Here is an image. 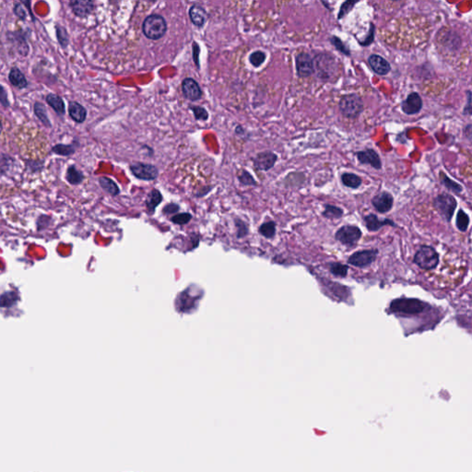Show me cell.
Instances as JSON below:
<instances>
[{"instance_id":"1","label":"cell","mask_w":472,"mask_h":472,"mask_svg":"<svg viewBox=\"0 0 472 472\" xmlns=\"http://www.w3.org/2000/svg\"><path fill=\"white\" fill-rule=\"evenodd\" d=\"M315 74L316 78L323 82L330 81L338 71L337 58L327 52H320L314 57Z\"/></svg>"},{"instance_id":"2","label":"cell","mask_w":472,"mask_h":472,"mask_svg":"<svg viewBox=\"0 0 472 472\" xmlns=\"http://www.w3.org/2000/svg\"><path fill=\"white\" fill-rule=\"evenodd\" d=\"M341 114L349 119H357L365 110L362 97L357 94L343 95L339 102Z\"/></svg>"},{"instance_id":"3","label":"cell","mask_w":472,"mask_h":472,"mask_svg":"<svg viewBox=\"0 0 472 472\" xmlns=\"http://www.w3.org/2000/svg\"><path fill=\"white\" fill-rule=\"evenodd\" d=\"M142 32L148 39L160 40L167 32L166 20L158 14L149 15L143 21Z\"/></svg>"},{"instance_id":"4","label":"cell","mask_w":472,"mask_h":472,"mask_svg":"<svg viewBox=\"0 0 472 472\" xmlns=\"http://www.w3.org/2000/svg\"><path fill=\"white\" fill-rule=\"evenodd\" d=\"M413 261L421 270L433 271L439 265L440 258L434 247L422 246L415 253Z\"/></svg>"},{"instance_id":"5","label":"cell","mask_w":472,"mask_h":472,"mask_svg":"<svg viewBox=\"0 0 472 472\" xmlns=\"http://www.w3.org/2000/svg\"><path fill=\"white\" fill-rule=\"evenodd\" d=\"M425 305L421 301L418 300H410V299H398L391 302L390 309L394 313L399 314H418L421 313Z\"/></svg>"},{"instance_id":"6","label":"cell","mask_w":472,"mask_h":472,"mask_svg":"<svg viewBox=\"0 0 472 472\" xmlns=\"http://www.w3.org/2000/svg\"><path fill=\"white\" fill-rule=\"evenodd\" d=\"M362 237V231L354 225H345L340 228L335 234V238L344 246H354Z\"/></svg>"},{"instance_id":"7","label":"cell","mask_w":472,"mask_h":472,"mask_svg":"<svg viewBox=\"0 0 472 472\" xmlns=\"http://www.w3.org/2000/svg\"><path fill=\"white\" fill-rule=\"evenodd\" d=\"M296 73L299 78H309L315 74L314 58L305 52H301L295 56Z\"/></svg>"},{"instance_id":"8","label":"cell","mask_w":472,"mask_h":472,"mask_svg":"<svg viewBox=\"0 0 472 472\" xmlns=\"http://www.w3.org/2000/svg\"><path fill=\"white\" fill-rule=\"evenodd\" d=\"M252 161L253 166L256 170L268 172L275 166L278 161V155L271 151H261L252 158Z\"/></svg>"},{"instance_id":"9","label":"cell","mask_w":472,"mask_h":472,"mask_svg":"<svg viewBox=\"0 0 472 472\" xmlns=\"http://www.w3.org/2000/svg\"><path fill=\"white\" fill-rule=\"evenodd\" d=\"M130 170L134 177L144 181L155 180L159 176V171L156 166L152 164L136 163L130 165Z\"/></svg>"},{"instance_id":"10","label":"cell","mask_w":472,"mask_h":472,"mask_svg":"<svg viewBox=\"0 0 472 472\" xmlns=\"http://www.w3.org/2000/svg\"><path fill=\"white\" fill-rule=\"evenodd\" d=\"M377 250H363L353 253L348 259L349 264L357 268H365L371 265L377 259Z\"/></svg>"},{"instance_id":"11","label":"cell","mask_w":472,"mask_h":472,"mask_svg":"<svg viewBox=\"0 0 472 472\" xmlns=\"http://www.w3.org/2000/svg\"><path fill=\"white\" fill-rule=\"evenodd\" d=\"M182 92L185 98L191 101L200 100L203 95L199 84L192 78H187L183 81Z\"/></svg>"},{"instance_id":"12","label":"cell","mask_w":472,"mask_h":472,"mask_svg":"<svg viewBox=\"0 0 472 472\" xmlns=\"http://www.w3.org/2000/svg\"><path fill=\"white\" fill-rule=\"evenodd\" d=\"M355 156L361 164L371 165L373 168L380 170L382 168L381 159L378 152L373 149H365L364 151L355 152Z\"/></svg>"},{"instance_id":"13","label":"cell","mask_w":472,"mask_h":472,"mask_svg":"<svg viewBox=\"0 0 472 472\" xmlns=\"http://www.w3.org/2000/svg\"><path fill=\"white\" fill-rule=\"evenodd\" d=\"M435 206L444 215L447 220H450L454 213V210L457 206V202L453 196L444 194L441 195L435 199Z\"/></svg>"},{"instance_id":"14","label":"cell","mask_w":472,"mask_h":472,"mask_svg":"<svg viewBox=\"0 0 472 472\" xmlns=\"http://www.w3.org/2000/svg\"><path fill=\"white\" fill-rule=\"evenodd\" d=\"M393 196L387 192H382L372 199V204L380 213L388 212L393 207Z\"/></svg>"},{"instance_id":"15","label":"cell","mask_w":472,"mask_h":472,"mask_svg":"<svg viewBox=\"0 0 472 472\" xmlns=\"http://www.w3.org/2000/svg\"><path fill=\"white\" fill-rule=\"evenodd\" d=\"M368 64L378 75L384 76L389 73L391 70L390 64L388 63L384 57L373 54L368 57Z\"/></svg>"},{"instance_id":"16","label":"cell","mask_w":472,"mask_h":472,"mask_svg":"<svg viewBox=\"0 0 472 472\" xmlns=\"http://www.w3.org/2000/svg\"><path fill=\"white\" fill-rule=\"evenodd\" d=\"M189 18L194 25L202 28L207 22L208 13L203 6L195 4L189 8Z\"/></svg>"},{"instance_id":"17","label":"cell","mask_w":472,"mask_h":472,"mask_svg":"<svg viewBox=\"0 0 472 472\" xmlns=\"http://www.w3.org/2000/svg\"><path fill=\"white\" fill-rule=\"evenodd\" d=\"M70 6L73 13L79 18H85L94 9V3L93 1H71Z\"/></svg>"},{"instance_id":"18","label":"cell","mask_w":472,"mask_h":472,"mask_svg":"<svg viewBox=\"0 0 472 472\" xmlns=\"http://www.w3.org/2000/svg\"><path fill=\"white\" fill-rule=\"evenodd\" d=\"M422 99L416 93L410 94L401 104L403 112L407 114L419 113V111L422 109Z\"/></svg>"},{"instance_id":"19","label":"cell","mask_w":472,"mask_h":472,"mask_svg":"<svg viewBox=\"0 0 472 472\" xmlns=\"http://www.w3.org/2000/svg\"><path fill=\"white\" fill-rule=\"evenodd\" d=\"M69 114L76 123L82 124L87 118V110L78 101H70L69 104Z\"/></svg>"},{"instance_id":"20","label":"cell","mask_w":472,"mask_h":472,"mask_svg":"<svg viewBox=\"0 0 472 472\" xmlns=\"http://www.w3.org/2000/svg\"><path fill=\"white\" fill-rule=\"evenodd\" d=\"M8 80L13 86H15L16 88L19 90L25 89L28 86V82L26 80L25 76L16 67L12 68L9 71Z\"/></svg>"},{"instance_id":"21","label":"cell","mask_w":472,"mask_h":472,"mask_svg":"<svg viewBox=\"0 0 472 472\" xmlns=\"http://www.w3.org/2000/svg\"><path fill=\"white\" fill-rule=\"evenodd\" d=\"M162 201H163V195L161 194V192L158 189L151 190L147 196L145 201L148 212L150 214H152Z\"/></svg>"},{"instance_id":"22","label":"cell","mask_w":472,"mask_h":472,"mask_svg":"<svg viewBox=\"0 0 472 472\" xmlns=\"http://www.w3.org/2000/svg\"><path fill=\"white\" fill-rule=\"evenodd\" d=\"M340 180L344 187L352 189H359L363 184L361 177L353 173H343L340 177Z\"/></svg>"},{"instance_id":"23","label":"cell","mask_w":472,"mask_h":472,"mask_svg":"<svg viewBox=\"0 0 472 472\" xmlns=\"http://www.w3.org/2000/svg\"><path fill=\"white\" fill-rule=\"evenodd\" d=\"M45 101L50 105L51 107L55 110V112L57 114L63 115L66 113V105H65L63 99L60 96L54 94H50L46 96Z\"/></svg>"},{"instance_id":"24","label":"cell","mask_w":472,"mask_h":472,"mask_svg":"<svg viewBox=\"0 0 472 472\" xmlns=\"http://www.w3.org/2000/svg\"><path fill=\"white\" fill-rule=\"evenodd\" d=\"M365 221L366 223V227L368 228L369 231L376 232L379 230L381 227L386 225V224H393L389 220H380L378 218V216L375 214L367 215L365 217Z\"/></svg>"},{"instance_id":"25","label":"cell","mask_w":472,"mask_h":472,"mask_svg":"<svg viewBox=\"0 0 472 472\" xmlns=\"http://www.w3.org/2000/svg\"><path fill=\"white\" fill-rule=\"evenodd\" d=\"M33 111H34V114L37 116L38 119L43 123L44 126L46 127H51L52 124L47 114V110L42 102L36 101L33 106Z\"/></svg>"},{"instance_id":"26","label":"cell","mask_w":472,"mask_h":472,"mask_svg":"<svg viewBox=\"0 0 472 472\" xmlns=\"http://www.w3.org/2000/svg\"><path fill=\"white\" fill-rule=\"evenodd\" d=\"M14 36H8L9 39H11L16 45V49L18 51L20 56L26 57L29 53V45L27 44L25 38L21 35H19V32H12Z\"/></svg>"},{"instance_id":"27","label":"cell","mask_w":472,"mask_h":472,"mask_svg":"<svg viewBox=\"0 0 472 472\" xmlns=\"http://www.w3.org/2000/svg\"><path fill=\"white\" fill-rule=\"evenodd\" d=\"M99 184H100L101 189L111 195L114 196V195H118L120 193L118 186L113 182L112 179H110L109 177H100L99 178Z\"/></svg>"},{"instance_id":"28","label":"cell","mask_w":472,"mask_h":472,"mask_svg":"<svg viewBox=\"0 0 472 472\" xmlns=\"http://www.w3.org/2000/svg\"><path fill=\"white\" fill-rule=\"evenodd\" d=\"M66 179L71 185L77 186V185H80L84 180V176L81 171L77 169L75 165H70L67 170Z\"/></svg>"},{"instance_id":"29","label":"cell","mask_w":472,"mask_h":472,"mask_svg":"<svg viewBox=\"0 0 472 472\" xmlns=\"http://www.w3.org/2000/svg\"><path fill=\"white\" fill-rule=\"evenodd\" d=\"M343 214H344V211L342 208L334 205H329V204L325 205V210L322 213L325 218L330 219V220L340 219Z\"/></svg>"},{"instance_id":"30","label":"cell","mask_w":472,"mask_h":472,"mask_svg":"<svg viewBox=\"0 0 472 472\" xmlns=\"http://www.w3.org/2000/svg\"><path fill=\"white\" fill-rule=\"evenodd\" d=\"M329 42H330V44H332L334 47H335V49L337 51H339L340 54H342V55H344V56H347V57H350V56H351L352 53H351V50H350L349 46H348L339 36L332 35L331 37L329 38Z\"/></svg>"},{"instance_id":"31","label":"cell","mask_w":472,"mask_h":472,"mask_svg":"<svg viewBox=\"0 0 472 472\" xmlns=\"http://www.w3.org/2000/svg\"><path fill=\"white\" fill-rule=\"evenodd\" d=\"M266 59H267V54L265 53L264 51L261 50L254 51L248 57L249 63L251 64L253 67L256 68V69L261 67L265 63Z\"/></svg>"},{"instance_id":"32","label":"cell","mask_w":472,"mask_h":472,"mask_svg":"<svg viewBox=\"0 0 472 472\" xmlns=\"http://www.w3.org/2000/svg\"><path fill=\"white\" fill-rule=\"evenodd\" d=\"M258 232L266 238H273L276 234V223L274 221H267L259 227Z\"/></svg>"},{"instance_id":"33","label":"cell","mask_w":472,"mask_h":472,"mask_svg":"<svg viewBox=\"0 0 472 472\" xmlns=\"http://www.w3.org/2000/svg\"><path fill=\"white\" fill-rule=\"evenodd\" d=\"M52 151L60 156H70L75 153L76 147L74 144H57L52 148Z\"/></svg>"},{"instance_id":"34","label":"cell","mask_w":472,"mask_h":472,"mask_svg":"<svg viewBox=\"0 0 472 472\" xmlns=\"http://www.w3.org/2000/svg\"><path fill=\"white\" fill-rule=\"evenodd\" d=\"M56 33H57L58 43L63 48H66L70 44V36L67 30L62 26L57 25L56 26Z\"/></svg>"},{"instance_id":"35","label":"cell","mask_w":472,"mask_h":472,"mask_svg":"<svg viewBox=\"0 0 472 472\" xmlns=\"http://www.w3.org/2000/svg\"><path fill=\"white\" fill-rule=\"evenodd\" d=\"M358 3L357 0H347L341 4L340 11L338 13V19H342L345 18L349 13L353 9L354 6Z\"/></svg>"},{"instance_id":"36","label":"cell","mask_w":472,"mask_h":472,"mask_svg":"<svg viewBox=\"0 0 472 472\" xmlns=\"http://www.w3.org/2000/svg\"><path fill=\"white\" fill-rule=\"evenodd\" d=\"M238 181L243 186H251V187L258 186V182L255 180L252 175L245 169H242L241 171V174L238 176Z\"/></svg>"},{"instance_id":"37","label":"cell","mask_w":472,"mask_h":472,"mask_svg":"<svg viewBox=\"0 0 472 472\" xmlns=\"http://www.w3.org/2000/svg\"><path fill=\"white\" fill-rule=\"evenodd\" d=\"M348 271H349V268L346 265L340 264V263H333L330 265V272L336 277H346Z\"/></svg>"},{"instance_id":"38","label":"cell","mask_w":472,"mask_h":472,"mask_svg":"<svg viewBox=\"0 0 472 472\" xmlns=\"http://www.w3.org/2000/svg\"><path fill=\"white\" fill-rule=\"evenodd\" d=\"M189 109L194 113L195 120L207 121L208 119L209 114H208V111L205 108L198 106V105H193V106H190Z\"/></svg>"},{"instance_id":"39","label":"cell","mask_w":472,"mask_h":472,"mask_svg":"<svg viewBox=\"0 0 472 472\" xmlns=\"http://www.w3.org/2000/svg\"><path fill=\"white\" fill-rule=\"evenodd\" d=\"M192 219V215L190 213H180V214L175 215L171 218V220L176 223V224H178V225H184V224H187L189 223V221Z\"/></svg>"},{"instance_id":"40","label":"cell","mask_w":472,"mask_h":472,"mask_svg":"<svg viewBox=\"0 0 472 472\" xmlns=\"http://www.w3.org/2000/svg\"><path fill=\"white\" fill-rule=\"evenodd\" d=\"M235 227L237 229V237L243 238L248 233V225L241 219H235Z\"/></svg>"},{"instance_id":"41","label":"cell","mask_w":472,"mask_h":472,"mask_svg":"<svg viewBox=\"0 0 472 472\" xmlns=\"http://www.w3.org/2000/svg\"><path fill=\"white\" fill-rule=\"evenodd\" d=\"M469 217L466 213H464L462 210H460L459 212V215H458V220H457V223H458V227L460 228V230L461 231H465L467 229V227L469 225Z\"/></svg>"},{"instance_id":"42","label":"cell","mask_w":472,"mask_h":472,"mask_svg":"<svg viewBox=\"0 0 472 472\" xmlns=\"http://www.w3.org/2000/svg\"><path fill=\"white\" fill-rule=\"evenodd\" d=\"M374 40H375V25L373 23H370V30H369V32L365 38V41L358 40V43L362 46H369L374 42Z\"/></svg>"},{"instance_id":"43","label":"cell","mask_w":472,"mask_h":472,"mask_svg":"<svg viewBox=\"0 0 472 472\" xmlns=\"http://www.w3.org/2000/svg\"><path fill=\"white\" fill-rule=\"evenodd\" d=\"M13 11L15 13V15L20 19L25 20L26 18H27V12H26L25 8H24V6H22L21 3H19V2L15 3L14 7H13Z\"/></svg>"},{"instance_id":"44","label":"cell","mask_w":472,"mask_h":472,"mask_svg":"<svg viewBox=\"0 0 472 472\" xmlns=\"http://www.w3.org/2000/svg\"><path fill=\"white\" fill-rule=\"evenodd\" d=\"M199 54H200V48H199V45L197 44V43L194 42V44H193V58H194V62H195V66L197 67V69H200V63H199Z\"/></svg>"},{"instance_id":"45","label":"cell","mask_w":472,"mask_h":472,"mask_svg":"<svg viewBox=\"0 0 472 472\" xmlns=\"http://www.w3.org/2000/svg\"><path fill=\"white\" fill-rule=\"evenodd\" d=\"M179 209H180V207L177 204L171 203V204H168L164 207L163 211H164L165 215L174 214V213H177Z\"/></svg>"},{"instance_id":"46","label":"cell","mask_w":472,"mask_h":472,"mask_svg":"<svg viewBox=\"0 0 472 472\" xmlns=\"http://www.w3.org/2000/svg\"><path fill=\"white\" fill-rule=\"evenodd\" d=\"M0 101H1V104H2V106H4V107H7V106H9V102H8V100H7V96H6V91H5L4 87H1Z\"/></svg>"},{"instance_id":"47","label":"cell","mask_w":472,"mask_h":472,"mask_svg":"<svg viewBox=\"0 0 472 472\" xmlns=\"http://www.w3.org/2000/svg\"><path fill=\"white\" fill-rule=\"evenodd\" d=\"M234 132H235V134H236L237 136H242V135H245V134H246V129L243 127V126L238 125V126H236Z\"/></svg>"},{"instance_id":"48","label":"cell","mask_w":472,"mask_h":472,"mask_svg":"<svg viewBox=\"0 0 472 472\" xmlns=\"http://www.w3.org/2000/svg\"><path fill=\"white\" fill-rule=\"evenodd\" d=\"M322 4H323L324 6H326V8H327V9H329V10H332V8L330 7V5H329V4L327 3V2H325V1H322Z\"/></svg>"}]
</instances>
